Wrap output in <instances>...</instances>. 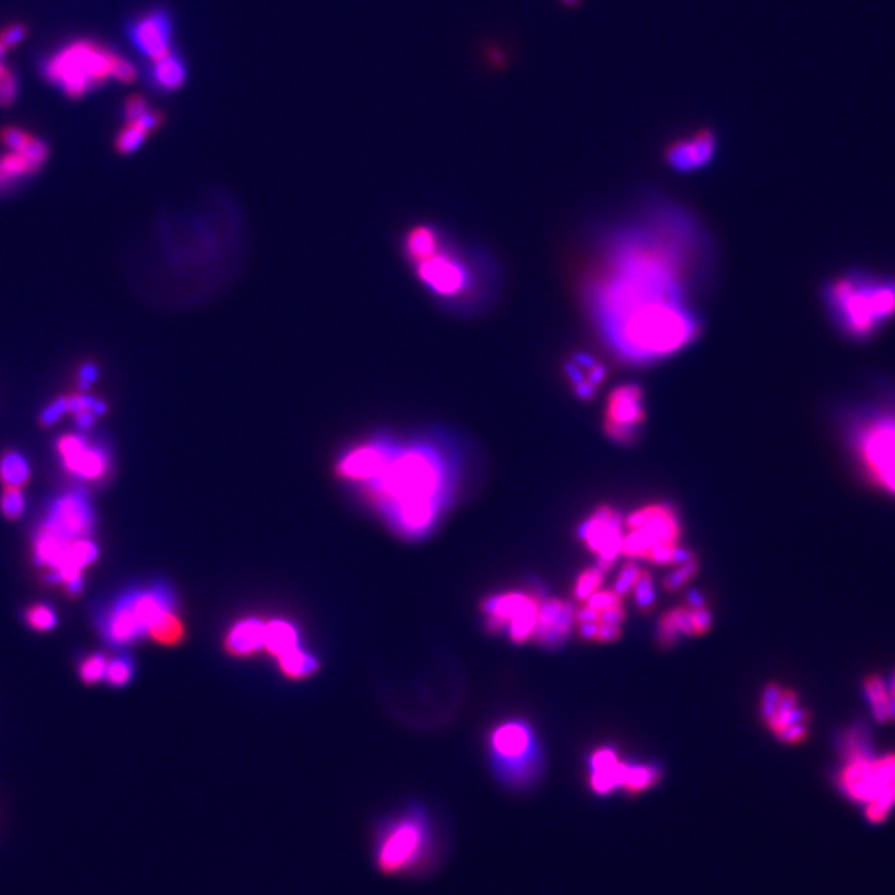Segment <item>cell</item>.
I'll return each mask as SVG.
<instances>
[{
  "mask_svg": "<svg viewBox=\"0 0 895 895\" xmlns=\"http://www.w3.org/2000/svg\"><path fill=\"white\" fill-rule=\"evenodd\" d=\"M662 781V770L652 763H627L624 789L627 796H639Z\"/></svg>",
  "mask_w": 895,
  "mask_h": 895,
  "instance_id": "83f0119b",
  "label": "cell"
},
{
  "mask_svg": "<svg viewBox=\"0 0 895 895\" xmlns=\"http://www.w3.org/2000/svg\"><path fill=\"white\" fill-rule=\"evenodd\" d=\"M632 594H634L635 602H637V607H639L642 612H652V610H654V582H652V576H650L649 571H644V569H642V572H640L639 581H637L634 589H632Z\"/></svg>",
  "mask_w": 895,
  "mask_h": 895,
  "instance_id": "e575fe53",
  "label": "cell"
},
{
  "mask_svg": "<svg viewBox=\"0 0 895 895\" xmlns=\"http://www.w3.org/2000/svg\"><path fill=\"white\" fill-rule=\"evenodd\" d=\"M107 665V657L103 654L90 655V657L85 658L82 667H80V675H82L83 682L97 683L98 680L105 678Z\"/></svg>",
  "mask_w": 895,
  "mask_h": 895,
  "instance_id": "f35d334b",
  "label": "cell"
},
{
  "mask_svg": "<svg viewBox=\"0 0 895 895\" xmlns=\"http://www.w3.org/2000/svg\"><path fill=\"white\" fill-rule=\"evenodd\" d=\"M98 377V368L93 363H87L80 368V380H82V388H88L90 383L95 382Z\"/></svg>",
  "mask_w": 895,
  "mask_h": 895,
  "instance_id": "c3c4849f",
  "label": "cell"
},
{
  "mask_svg": "<svg viewBox=\"0 0 895 895\" xmlns=\"http://www.w3.org/2000/svg\"><path fill=\"white\" fill-rule=\"evenodd\" d=\"M760 715L771 733L786 745L808 740L811 715L791 688L770 683L761 695Z\"/></svg>",
  "mask_w": 895,
  "mask_h": 895,
  "instance_id": "4fadbf2b",
  "label": "cell"
},
{
  "mask_svg": "<svg viewBox=\"0 0 895 895\" xmlns=\"http://www.w3.org/2000/svg\"><path fill=\"white\" fill-rule=\"evenodd\" d=\"M133 672H135V668H133V660L131 658H113V660L108 662L105 680L113 687H125L126 683L130 682L131 677H133Z\"/></svg>",
  "mask_w": 895,
  "mask_h": 895,
  "instance_id": "836d02e7",
  "label": "cell"
},
{
  "mask_svg": "<svg viewBox=\"0 0 895 895\" xmlns=\"http://www.w3.org/2000/svg\"><path fill=\"white\" fill-rule=\"evenodd\" d=\"M491 768L499 783L511 791H528L541 779L544 756L531 726L508 720L489 736Z\"/></svg>",
  "mask_w": 895,
  "mask_h": 895,
  "instance_id": "ba28073f",
  "label": "cell"
},
{
  "mask_svg": "<svg viewBox=\"0 0 895 895\" xmlns=\"http://www.w3.org/2000/svg\"><path fill=\"white\" fill-rule=\"evenodd\" d=\"M5 52H7V50H5L4 47H0V60L4 57Z\"/></svg>",
  "mask_w": 895,
  "mask_h": 895,
  "instance_id": "db71d44e",
  "label": "cell"
},
{
  "mask_svg": "<svg viewBox=\"0 0 895 895\" xmlns=\"http://www.w3.org/2000/svg\"><path fill=\"white\" fill-rule=\"evenodd\" d=\"M300 645L299 629L289 620H272L266 624V644L264 649L269 650L276 657L286 654L289 650L296 649Z\"/></svg>",
  "mask_w": 895,
  "mask_h": 895,
  "instance_id": "4316f807",
  "label": "cell"
},
{
  "mask_svg": "<svg viewBox=\"0 0 895 895\" xmlns=\"http://www.w3.org/2000/svg\"><path fill=\"white\" fill-rule=\"evenodd\" d=\"M640 572H642V569L637 567V564H634V562H627L624 569L620 571L617 581H615L614 591L622 597H627L629 594H632V589H634L635 584L639 581Z\"/></svg>",
  "mask_w": 895,
  "mask_h": 895,
  "instance_id": "60d3db41",
  "label": "cell"
},
{
  "mask_svg": "<svg viewBox=\"0 0 895 895\" xmlns=\"http://www.w3.org/2000/svg\"><path fill=\"white\" fill-rule=\"evenodd\" d=\"M589 786L597 796H609L624 786L627 761H622L617 751L609 746H602L594 751L589 761Z\"/></svg>",
  "mask_w": 895,
  "mask_h": 895,
  "instance_id": "44dd1931",
  "label": "cell"
},
{
  "mask_svg": "<svg viewBox=\"0 0 895 895\" xmlns=\"http://www.w3.org/2000/svg\"><path fill=\"white\" fill-rule=\"evenodd\" d=\"M83 410H90L95 415H103V413H107L108 407L107 403L98 400V398L90 397V395H80L78 393V395L68 397V412L75 415V413L83 412Z\"/></svg>",
  "mask_w": 895,
  "mask_h": 895,
  "instance_id": "ab89813d",
  "label": "cell"
},
{
  "mask_svg": "<svg viewBox=\"0 0 895 895\" xmlns=\"http://www.w3.org/2000/svg\"><path fill=\"white\" fill-rule=\"evenodd\" d=\"M624 536L622 514L607 504L599 506L581 526L582 541L599 557L597 567L604 572L610 571L615 559L622 554Z\"/></svg>",
  "mask_w": 895,
  "mask_h": 895,
  "instance_id": "9a60e30c",
  "label": "cell"
},
{
  "mask_svg": "<svg viewBox=\"0 0 895 895\" xmlns=\"http://www.w3.org/2000/svg\"><path fill=\"white\" fill-rule=\"evenodd\" d=\"M400 252L421 289L450 310L473 309L483 297L488 274L475 252L466 251L440 226L413 224L400 239Z\"/></svg>",
  "mask_w": 895,
  "mask_h": 895,
  "instance_id": "3957f363",
  "label": "cell"
},
{
  "mask_svg": "<svg viewBox=\"0 0 895 895\" xmlns=\"http://www.w3.org/2000/svg\"><path fill=\"white\" fill-rule=\"evenodd\" d=\"M65 413H68V397L57 398L42 412L40 423L45 426L54 425Z\"/></svg>",
  "mask_w": 895,
  "mask_h": 895,
  "instance_id": "b9f144b4",
  "label": "cell"
},
{
  "mask_svg": "<svg viewBox=\"0 0 895 895\" xmlns=\"http://www.w3.org/2000/svg\"><path fill=\"white\" fill-rule=\"evenodd\" d=\"M161 113L158 112H148L140 118V120L135 121L136 125H140L146 133H150V131L156 130L161 123Z\"/></svg>",
  "mask_w": 895,
  "mask_h": 895,
  "instance_id": "7dc6e473",
  "label": "cell"
},
{
  "mask_svg": "<svg viewBox=\"0 0 895 895\" xmlns=\"http://www.w3.org/2000/svg\"><path fill=\"white\" fill-rule=\"evenodd\" d=\"M629 533L624 536L622 554L640 557L657 566L680 564L692 559L693 552L680 546V519L670 504H647L627 519Z\"/></svg>",
  "mask_w": 895,
  "mask_h": 895,
  "instance_id": "52a82bcc",
  "label": "cell"
},
{
  "mask_svg": "<svg viewBox=\"0 0 895 895\" xmlns=\"http://www.w3.org/2000/svg\"><path fill=\"white\" fill-rule=\"evenodd\" d=\"M27 622H29L32 629L39 630V632H49L57 625V615H55L54 609L49 607V605H34L27 612Z\"/></svg>",
  "mask_w": 895,
  "mask_h": 895,
  "instance_id": "8d00e7d4",
  "label": "cell"
},
{
  "mask_svg": "<svg viewBox=\"0 0 895 895\" xmlns=\"http://www.w3.org/2000/svg\"><path fill=\"white\" fill-rule=\"evenodd\" d=\"M266 644V622L259 619H244L229 630L226 647L236 655H251L264 649Z\"/></svg>",
  "mask_w": 895,
  "mask_h": 895,
  "instance_id": "cb8c5ba5",
  "label": "cell"
},
{
  "mask_svg": "<svg viewBox=\"0 0 895 895\" xmlns=\"http://www.w3.org/2000/svg\"><path fill=\"white\" fill-rule=\"evenodd\" d=\"M118 57L107 47L78 40L45 60L42 73L68 97L80 98L113 78Z\"/></svg>",
  "mask_w": 895,
  "mask_h": 895,
  "instance_id": "30bf717a",
  "label": "cell"
},
{
  "mask_svg": "<svg viewBox=\"0 0 895 895\" xmlns=\"http://www.w3.org/2000/svg\"><path fill=\"white\" fill-rule=\"evenodd\" d=\"M645 420L647 410L642 387L637 383H624L615 387L607 398L602 421L607 438L619 445L635 443Z\"/></svg>",
  "mask_w": 895,
  "mask_h": 895,
  "instance_id": "5bb4252c",
  "label": "cell"
},
{
  "mask_svg": "<svg viewBox=\"0 0 895 895\" xmlns=\"http://www.w3.org/2000/svg\"><path fill=\"white\" fill-rule=\"evenodd\" d=\"M146 133L140 125L136 123H128V125L120 131L117 138V150L123 155H130L133 151L138 150L143 141L146 140Z\"/></svg>",
  "mask_w": 895,
  "mask_h": 895,
  "instance_id": "d590c367",
  "label": "cell"
},
{
  "mask_svg": "<svg viewBox=\"0 0 895 895\" xmlns=\"http://www.w3.org/2000/svg\"><path fill=\"white\" fill-rule=\"evenodd\" d=\"M864 693H866L872 715L877 721H881V723L895 721L894 703H892L889 685L884 678L879 675L867 677L864 680Z\"/></svg>",
  "mask_w": 895,
  "mask_h": 895,
  "instance_id": "d4e9b609",
  "label": "cell"
},
{
  "mask_svg": "<svg viewBox=\"0 0 895 895\" xmlns=\"http://www.w3.org/2000/svg\"><path fill=\"white\" fill-rule=\"evenodd\" d=\"M171 612H176L175 592L168 584L158 582L121 596L105 612L100 627L110 644L123 647L150 635L158 620Z\"/></svg>",
  "mask_w": 895,
  "mask_h": 895,
  "instance_id": "9c48e42d",
  "label": "cell"
},
{
  "mask_svg": "<svg viewBox=\"0 0 895 895\" xmlns=\"http://www.w3.org/2000/svg\"><path fill=\"white\" fill-rule=\"evenodd\" d=\"M9 72V68L5 67L4 63L0 62V78L4 77L5 73Z\"/></svg>",
  "mask_w": 895,
  "mask_h": 895,
  "instance_id": "f5cc1de1",
  "label": "cell"
},
{
  "mask_svg": "<svg viewBox=\"0 0 895 895\" xmlns=\"http://www.w3.org/2000/svg\"><path fill=\"white\" fill-rule=\"evenodd\" d=\"M435 814L421 801H408L378 819L370 839V859L378 874L417 879L435 871L443 856Z\"/></svg>",
  "mask_w": 895,
  "mask_h": 895,
  "instance_id": "277c9868",
  "label": "cell"
},
{
  "mask_svg": "<svg viewBox=\"0 0 895 895\" xmlns=\"http://www.w3.org/2000/svg\"><path fill=\"white\" fill-rule=\"evenodd\" d=\"M0 508L7 518H20L25 511V496L22 489L5 488L2 499H0Z\"/></svg>",
  "mask_w": 895,
  "mask_h": 895,
  "instance_id": "74e56055",
  "label": "cell"
},
{
  "mask_svg": "<svg viewBox=\"0 0 895 895\" xmlns=\"http://www.w3.org/2000/svg\"><path fill=\"white\" fill-rule=\"evenodd\" d=\"M93 528V508L87 496L78 491L63 494L50 506L44 528L50 533L75 541L87 536Z\"/></svg>",
  "mask_w": 895,
  "mask_h": 895,
  "instance_id": "2e32d148",
  "label": "cell"
},
{
  "mask_svg": "<svg viewBox=\"0 0 895 895\" xmlns=\"http://www.w3.org/2000/svg\"><path fill=\"white\" fill-rule=\"evenodd\" d=\"M834 784L837 793L862 809L867 823H886L895 811V751L877 755L861 728L847 731Z\"/></svg>",
  "mask_w": 895,
  "mask_h": 895,
  "instance_id": "5b68a950",
  "label": "cell"
},
{
  "mask_svg": "<svg viewBox=\"0 0 895 895\" xmlns=\"http://www.w3.org/2000/svg\"><path fill=\"white\" fill-rule=\"evenodd\" d=\"M2 186H5V184H4V181H2V179H0V188H2Z\"/></svg>",
  "mask_w": 895,
  "mask_h": 895,
  "instance_id": "11a10c76",
  "label": "cell"
},
{
  "mask_svg": "<svg viewBox=\"0 0 895 895\" xmlns=\"http://www.w3.org/2000/svg\"><path fill=\"white\" fill-rule=\"evenodd\" d=\"M151 78H153L156 87L165 90V92L178 90L186 80V67H184L183 60L173 52L155 60L153 68H151Z\"/></svg>",
  "mask_w": 895,
  "mask_h": 895,
  "instance_id": "484cf974",
  "label": "cell"
},
{
  "mask_svg": "<svg viewBox=\"0 0 895 895\" xmlns=\"http://www.w3.org/2000/svg\"><path fill=\"white\" fill-rule=\"evenodd\" d=\"M95 418H97V415L90 412V410H83V412L75 413V420H77V425L80 426V428H90V426L95 423Z\"/></svg>",
  "mask_w": 895,
  "mask_h": 895,
  "instance_id": "681fc988",
  "label": "cell"
},
{
  "mask_svg": "<svg viewBox=\"0 0 895 895\" xmlns=\"http://www.w3.org/2000/svg\"><path fill=\"white\" fill-rule=\"evenodd\" d=\"M572 390L581 400H591L597 393V388L604 383L607 370L604 365L587 354H574L569 357L564 365Z\"/></svg>",
  "mask_w": 895,
  "mask_h": 895,
  "instance_id": "7402d4cb",
  "label": "cell"
},
{
  "mask_svg": "<svg viewBox=\"0 0 895 895\" xmlns=\"http://www.w3.org/2000/svg\"><path fill=\"white\" fill-rule=\"evenodd\" d=\"M851 445L864 473L895 496V407L876 408L854 421Z\"/></svg>",
  "mask_w": 895,
  "mask_h": 895,
  "instance_id": "8fae6325",
  "label": "cell"
},
{
  "mask_svg": "<svg viewBox=\"0 0 895 895\" xmlns=\"http://www.w3.org/2000/svg\"><path fill=\"white\" fill-rule=\"evenodd\" d=\"M688 226L627 229L610 244L587 292L600 334L620 360L644 365L693 344L702 325L685 292Z\"/></svg>",
  "mask_w": 895,
  "mask_h": 895,
  "instance_id": "6da1fadb",
  "label": "cell"
},
{
  "mask_svg": "<svg viewBox=\"0 0 895 895\" xmlns=\"http://www.w3.org/2000/svg\"><path fill=\"white\" fill-rule=\"evenodd\" d=\"M30 136L32 135H29L27 131L19 130V128H4L0 133V140L5 146H9L10 150L19 151L29 141Z\"/></svg>",
  "mask_w": 895,
  "mask_h": 895,
  "instance_id": "7bdbcfd3",
  "label": "cell"
},
{
  "mask_svg": "<svg viewBox=\"0 0 895 895\" xmlns=\"http://www.w3.org/2000/svg\"><path fill=\"white\" fill-rule=\"evenodd\" d=\"M887 685H889V692H891L892 703H894L895 710V670L892 672L891 680L887 682Z\"/></svg>",
  "mask_w": 895,
  "mask_h": 895,
  "instance_id": "f907efd6",
  "label": "cell"
},
{
  "mask_svg": "<svg viewBox=\"0 0 895 895\" xmlns=\"http://www.w3.org/2000/svg\"><path fill=\"white\" fill-rule=\"evenodd\" d=\"M604 574L605 572L597 566L581 572V576L577 577L576 586H574V597L586 602L594 592L599 591L602 582H604Z\"/></svg>",
  "mask_w": 895,
  "mask_h": 895,
  "instance_id": "d6a6232c",
  "label": "cell"
},
{
  "mask_svg": "<svg viewBox=\"0 0 895 895\" xmlns=\"http://www.w3.org/2000/svg\"><path fill=\"white\" fill-rule=\"evenodd\" d=\"M15 97H17V80L14 73H5L4 77L0 78V105L9 107L14 103Z\"/></svg>",
  "mask_w": 895,
  "mask_h": 895,
  "instance_id": "ee69618b",
  "label": "cell"
},
{
  "mask_svg": "<svg viewBox=\"0 0 895 895\" xmlns=\"http://www.w3.org/2000/svg\"><path fill=\"white\" fill-rule=\"evenodd\" d=\"M146 112H148V103H146L145 98L141 97V95H133V97L128 98V102L125 105V117L128 123H135V121L140 120Z\"/></svg>",
  "mask_w": 895,
  "mask_h": 895,
  "instance_id": "f6af8a7d",
  "label": "cell"
},
{
  "mask_svg": "<svg viewBox=\"0 0 895 895\" xmlns=\"http://www.w3.org/2000/svg\"><path fill=\"white\" fill-rule=\"evenodd\" d=\"M57 451L63 468L77 478L95 481L107 475L110 468L107 451L92 445L83 436H62L57 443Z\"/></svg>",
  "mask_w": 895,
  "mask_h": 895,
  "instance_id": "e0dca14e",
  "label": "cell"
},
{
  "mask_svg": "<svg viewBox=\"0 0 895 895\" xmlns=\"http://www.w3.org/2000/svg\"><path fill=\"white\" fill-rule=\"evenodd\" d=\"M698 569H700V564H698L697 557L695 556H693L692 559H688V561L680 562V564H677V569L670 572V574L663 579V587H665L668 592H677L678 589H682L687 582L692 581L693 577L697 576Z\"/></svg>",
  "mask_w": 895,
  "mask_h": 895,
  "instance_id": "1f68e13d",
  "label": "cell"
},
{
  "mask_svg": "<svg viewBox=\"0 0 895 895\" xmlns=\"http://www.w3.org/2000/svg\"><path fill=\"white\" fill-rule=\"evenodd\" d=\"M562 4L567 5V7H574V5L581 4V0H561Z\"/></svg>",
  "mask_w": 895,
  "mask_h": 895,
  "instance_id": "816d5d0a",
  "label": "cell"
},
{
  "mask_svg": "<svg viewBox=\"0 0 895 895\" xmlns=\"http://www.w3.org/2000/svg\"><path fill=\"white\" fill-rule=\"evenodd\" d=\"M30 478L29 461L17 451H10L0 460V479L7 488H22Z\"/></svg>",
  "mask_w": 895,
  "mask_h": 895,
  "instance_id": "f546056e",
  "label": "cell"
},
{
  "mask_svg": "<svg viewBox=\"0 0 895 895\" xmlns=\"http://www.w3.org/2000/svg\"><path fill=\"white\" fill-rule=\"evenodd\" d=\"M829 309L844 332L864 339L895 315V281L866 274L839 277L826 291Z\"/></svg>",
  "mask_w": 895,
  "mask_h": 895,
  "instance_id": "8992f818",
  "label": "cell"
},
{
  "mask_svg": "<svg viewBox=\"0 0 895 895\" xmlns=\"http://www.w3.org/2000/svg\"><path fill=\"white\" fill-rule=\"evenodd\" d=\"M25 35H27V29H25L24 25H10V27L0 32V47L9 50L10 47H14V45L22 42L25 39Z\"/></svg>",
  "mask_w": 895,
  "mask_h": 895,
  "instance_id": "bcb514c9",
  "label": "cell"
},
{
  "mask_svg": "<svg viewBox=\"0 0 895 895\" xmlns=\"http://www.w3.org/2000/svg\"><path fill=\"white\" fill-rule=\"evenodd\" d=\"M682 635H687V637L697 635L695 634L693 609L688 605L668 610L658 622L657 640L662 649H672Z\"/></svg>",
  "mask_w": 895,
  "mask_h": 895,
  "instance_id": "603a6c76",
  "label": "cell"
},
{
  "mask_svg": "<svg viewBox=\"0 0 895 895\" xmlns=\"http://www.w3.org/2000/svg\"><path fill=\"white\" fill-rule=\"evenodd\" d=\"M150 637L158 640L160 644L173 645L183 637V624L178 619L176 612L165 615L163 619L158 620V624L151 629Z\"/></svg>",
  "mask_w": 895,
  "mask_h": 895,
  "instance_id": "4dcf8cb0",
  "label": "cell"
},
{
  "mask_svg": "<svg viewBox=\"0 0 895 895\" xmlns=\"http://www.w3.org/2000/svg\"><path fill=\"white\" fill-rule=\"evenodd\" d=\"M574 610L566 600L542 597L533 640L544 649H557L566 642L574 622Z\"/></svg>",
  "mask_w": 895,
  "mask_h": 895,
  "instance_id": "d6986e66",
  "label": "cell"
},
{
  "mask_svg": "<svg viewBox=\"0 0 895 895\" xmlns=\"http://www.w3.org/2000/svg\"><path fill=\"white\" fill-rule=\"evenodd\" d=\"M130 39L141 54L155 60L171 52V20L166 12H153L135 20L130 27Z\"/></svg>",
  "mask_w": 895,
  "mask_h": 895,
  "instance_id": "ffe728a7",
  "label": "cell"
},
{
  "mask_svg": "<svg viewBox=\"0 0 895 895\" xmlns=\"http://www.w3.org/2000/svg\"><path fill=\"white\" fill-rule=\"evenodd\" d=\"M542 596L534 592L511 591L484 600L481 609L486 627L493 634L506 632L514 644L533 639Z\"/></svg>",
  "mask_w": 895,
  "mask_h": 895,
  "instance_id": "7c38bea8",
  "label": "cell"
},
{
  "mask_svg": "<svg viewBox=\"0 0 895 895\" xmlns=\"http://www.w3.org/2000/svg\"><path fill=\"white\" fill-rule=\"evenodd\" d=\"M277 660L281 665L282 673H286L287 677L292 678L307 677L319 667V660L307 652L302 645L277 657Z\"/></svg>",
  "mask_w": 895,
  "mask_h": 895,
  "instance_id": "f1b7e54d",
  "label": "cell"
},
{
  "mask_svg": "<svg viewBox=\"0 0 895 895\" xmlns=\"http://www.w3.org/2000/svg\"><path fill=\"white\" fill-rule=\"evenodd\" d=\"M718 140L712 130H700L692 136L673 141L665 150V161L678 173H695L712 163Z\"/></svg>",
  "mask_w": 895,
  "mask_h": 895,
  "instance_id": "ac0fdd59",
  "label": "cell"
},
{
  "mask_svg": "<svg viewBox=\"0 0 895 895\" xmlns=\"http://www.w3.org/2000/svg\"><path fill=\"white\" fill-rule=\"evenodd\" d=\"M334 473L372 504L398 536H430L455 503L465 476V448L451 431H368L335 458Z\"/></svg>",
  "mask_w": 895,
  "mask_h": 895,
  "instance_id": "7a4b0ae2",
  "label": "cell"
}]
</instances>
